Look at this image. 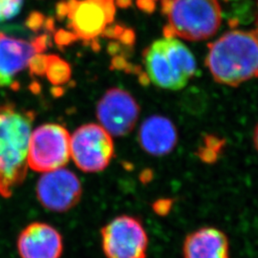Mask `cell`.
I'll list each match as a JSON object with an SVG mask.
<instances>
[{"instance_id": "1", "label": "cell", "mask_w": 258, "mask_h": 258, "mask_svg": "<svg viewBox=\"0 0 258 258\" xmlns=\"http://www.w3.org/2000/svg\"><path fill=\"white\" fill-rule=\"evenodd\" d=\"M34 113L12 103L0 105V195L12 196L27 174Z\"/></svg>"}, {"instance_id": "2", "label": "cell", "mask_w": 258, "mask_h": 258, "mask_svg": "<svg viewBox=\"0 0 258 258\" xmlns=\"http://www.w3.org/2000/svg\"><path fill=\"white\" fill-rule=\"evenodd\" d=\"M206 65L217 83L231 87L258 78V40L248 31L232 30L209 45Z\"/></svg>"}, {"instance_id": "3", "label": "cell", "mask_w": 258, "mask_h": 258, "mask_svg": "<svg viewBox=\"0 0 258 258\" xmlns=\"http://www.w3.org/2000/svg\"><path fill=\"white\" fill-rule=\"evenodd\" d=\"M143 62L151 83L173 91L184 88L197 69L192 53L176 37H165L152 42L144 51Z\"/></svg>"}, {"instance_id": "4", "label": "cell", "mask_w": 258, "mask_h": 258, "mask_svg": "<svg viewBox=\"0 0 258 258\" xmlns=\"http://www.w3.org/2000/svg\"><path fill=\"white\" fill-rule=\"evenodd\" d=\"M162 12L167 20L165 37L201 41L213 37L221 26L217 0H162Z\"/></svg>"}, {"instance_id": "5", "label": "cell", "mask_w": 258, "mask_h": 258, "mask_svg": "<svg viewBox=\"0 0 258 258\" xmlns=\"http://www.w3.org/2000/svg\"><path fill=\"white\" fill-rule=\"evenodd\" d=\"M114 0H66L56 6L58 19H66L75 40L94 41L113 22Z\"/></svg>"}, {"instance_id": "6", "label": "cell", "mask_w": 258, "mask_h": 258, "mask_svg": "<svg viewBox=\"0 0 258 258\" xmlns=\"http://www.w3.org/2000/svg\"><path fill=\"white\" fill-rule=\"evenodd\" d=\"M70 137L68 130L57 123L37 126L29 141L28 167L41 173L64 167L71 158Z\"/></svg>"}, {"instance_id": "7", "label": "cell", "mask_w": 258, "mask_h": 258, "mask_svg": "<svg viewBox=\"0 0 258 258\" xmlns=\"http://www.w3.org/2000/svg\"><path fill=\"white\" fill-rule=\"evenodd\" d=\"M70 155L81 170L100 172L114 157L113 138L100 124H83L70 137Z\"/></svg>"}, {"instance_id": "8", "label": "cell", "mask_w": 258, "mask_h": 258, "mask_svg": "<svg viewBox=\"0 0 258 258\" xmlns=\"http://www.w3.org/2000/svg\"><path fill=\"white\" fill-rule=\"evenodd\" d=\"M102 245L106 258H147L148 233L136 217L120 215L102 228Z\"/></svg>"}, {"instance_id": "9", "label": "cell", "mask_w": 258, "mask_h": 258, "mask_svg": "<svg viewBox=\"0 0 258 258\" xmlns=\"http://www.w3.org/2000/svg\"><path fill=\"white\" fill-rule=\"evenodd\" d=\"M140 112L138 102L130 93L113 87L98 102L96 115L100 125L112 137H123L135 127Z\"/></svg>"}, {"instance_id": "10", "label": "cell", "mask_w": 258, "mask_h": 258, "mask_svg": "<svg viewBox=\"0 0 258 258\" xmlns=\"http://www.w3.org/2000/svg\"><path fill=\"white\" fill-rule=\"evenodd\" d=\"M36 191L42 207L51 212H64L80 202L83 186L74 172L61 167L42 173Z\"/></svg>"}, {"instance_id": "11", "label": "cell", "mask_w": 258, "mask_h": 258, "mask_svg": "<svg viewBox=\"0 0 258 258\" xmlns=\"http://www.w3.org/2000/svg\"><path fill=\"white\" fill-rule=\"evenodd\" d=\"M47 45L46 35L27 41L0 33V88L13 87L16 77L28 67L34 55L43 53Z\"/></svg>"}, {"instance_id": "12", "label": "cell", "mask_w": 258, "mask_h": 258, "mask_svg": "<svg viewBox=\"0 0 258 258\" xmlns=\"http://www.w3.org/2000/svg\"><path fill=\"white\" fill-rule=\"evenodd\" d=\"M18 249L21 258H59L63 243L60 233L54 227L35 222L20 232Z\"/></svg>"}, {"instance_id": "13", "label": "cell", "mask_w": 258, "mask_h": 258, "mask_svg": "<svg viewBox=\"0 0 258 258\" xmlns=\"http://www.w3.org/2000/svg\"><path fill=\"white\" fill-rule=\"evenodd\" d=\"M138 140L145 152L152 156L163 157L175 149L179 134L170 119L162 115H152L142 122Z\"/></svg>"}, {"instance_id": "14", "label": "cell", "mask_w": 258, "mask_h": 258, "mask_svg": "<svg viewBox=\"0 0 258 258\" xmlns=\"http://www.w3.org/2000/svg\"><path fill=\"white\" fill-rule=\"evenodd\" d=\"M184 258H231L226 233L213 227H203L186 235L183 243Z\"/></svg>"}, {"instance_id": "15", "label": "cell", "mask_w": 258, "mask_h": 258, "mask_svg": "<svg viewBox=\"0 0 258 258\" xmlns=\"http://www.w3.org/2000/svg\"><path fill=\"white\" fill-rule=\"evenodd\" d=\"M44 75L47 80L55 86L68 83L72 76L71 66L64 59L55 55H47L46 68Z\"/></svg>"}, {"instance_id": "16", "label": "cell", "mask_w": 258, "mask_h": 258, "mask_svg": "<svg viewBox=\"0 0 258 258\" xmlns=\"http://www.w3.org/2000/svg\"><path fill=\"white\" fill-rule=\"evenodd\" d=\"M226 141L215 135H207L203 139L201 146L197 150V156L199 159L208 164H212L218 160L222 149L225 147Z\"/></svg>"}, {"instance_id": "17", "label": "cell", "mask_w": 258, "mask_h": 258, "mask_svg": "<svg viewBox=\"0 0 258 258\" xmlns=\"http://www.w3.org/2000/svg\"><path fill=\"white\" fill-rule=\"evenodd\" d=\"M23 0H0V22L15 18L21 10Z\"/></svg>"}, {"instance_id": "18", "label": "cell", "mask_w": 258, "mask_h": 258, "mask_svg": "<svg viewBox=\"0 0 258 258\" xmlns=\"http://www.w3.org/2000/svg\"><path fill=\"white\" fill-rule=\"evenodd\" d=\"M172 205L173 201L171 199H159L153 203L152 209L158 215L164 216L170 212Z\"/></svg>"}, {"instance_id": "19", "label": "cell", "mask_w": 258, "mask_h": 258, "mask_svg": "<svg viewBox=\"0 0 258 258\" xmlns=\"http://www.w3.org/2000/svg\"><path fill=\"white\" fill-rule=\"evenodd\" d=\"M157 0H138V6L141 9L147 12H152L155 7V2Z\"/></svg>"}, {"instance_id": "20", "label": "cell", "mask_w": 258, "mask_h": 258, "mask_svg": "<svg viewBox=\"0 0 258 258\" xmlns=\"http://www.w3.org/2000/svg\"><path fill=\"white\" fill-rule=\"evenodd\" d=\"M253 144H254V147L256 148L258 152V124L255 126L254 131H253Z\"/></svg>"}, {"instance_id": "21", "label": "cell", "mask_w": 258, "mask_h": 258, "mask_svg": "<svg viewBox=\"0 0 258 258\" xmlns=\"http://www.w3.org/2000/svg\"><path fill=\"white\" fill-rule=\"evenodd\" d=\"M252 33L254 34V36L257 38L258 40V17L257 19H256V22H255V28H254V30L252 31Z\"/></svg>"}]
</instances>
